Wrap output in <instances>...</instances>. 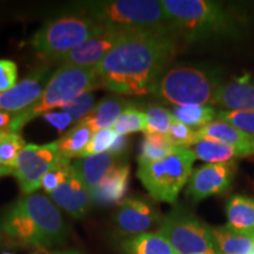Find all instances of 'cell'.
I'll list each match as a JSON object with an SVG mask.
<instances>
[{"mask_svg": "<svg viewBox=\"0 0 254 254\" xmlns=\"http://www.w3.org/2000/svg\"><path fill=\"white\" fill-rule=\"evenodd\" d=\"M178 51L172 31H132L95 66L101 87L124 95L152 94Z\"/></svg>", "mask_w": 254, "mask_h": 254, "instance_id": "6da1fadb", "label": "cell"}, {"mask_svg": "<svg viewBox=\"0 0 254 254\" xmlns=\"http://www.w3.org/2000/svg\"><path fill=\"white\" fill-rule=\"evenodd\" d=\"M66 234L58 207L40 193L23 195L0 217V247L47 250L63 244Z\"/></svg>", "mask_w": 254, "mask_h": 254, "instance_id": "7a4b0ae2", "label": "cell"}, {"mask_svg": "<svg viewBox=\"0 0 254 254\" xmlns=\"http://www.w3.org/2000/svg\"><path fill=\"white\" fill-rule=\"evenodd\" d=\"M161 4L178 38L187 41L234 37L240 32L241 21L218 1L164 0Z\"/></svg>", "mask_w": 254, "mask_h": 254, "instance_id": "3957f363", "label": "cell"}, {"mask_svg": "<svg viewBox=\"0 0 254 254\" xmlns=\"http://www.w3.org/2000/svg\"><path fill=\"white\" fill-rule=\"evenodd\" d=\"M79 6L82 8V13L104 28L174 32L163 4L157 0L86 1Z\"/></svg>", "mask_w": 254, "mask_h": 254, "instance_id": "277c9868", "label": "cell"}, {"mask_svg": "<svg viewBox=\"0 0 254 254\" xmlns=\"http://www.w3.org/2000/svg\"><path fill=\"white\" fill-rule=\"evenodd\" d=\"M101 87L95 67H78L63 65L55 71L43 94L31 107L14 114L9 127L11 133H19L23 127L38 116L63 109L81 94Z\"/></svg>", "mask_w": 254, "mask_h": 254, "instance_id": "5b68a950", "label": "cell"}, {"mask_svg": "<svg viewBox=\"0 0 254 254\" xmlns=\"http://www.w3.org/2000/svg\"><path fill=\"white\" fill-rule=\"evenodd\" d=\"M222 82L214 69L178 65L164 73L152 94L174 106H201L213 103Z\"/></svg>", "mask_w": 254, "mask_h": 254, "instance_id": "8992f818", "label": "cell"}, {"mask_svg": "<svg viewBox=\"0 0 254 254\" xmlns=\"http://www.w3.org/2000/svg\"><path fill=\"white\" fill-rule=\"evenodd\" d=\"M104 30L85 13L51 19L38 30L28 44L45 60L60 62L80 44Z\"/></svg>", "mask_w": 254, "mask_h": 254, "instance_id": "52a82bcc", "label": "cell"}, {"mask_svg": "<svg viewBox=\"0 0 254 254\" xmlns=\"http://www.w3.org/2000/svg\"><path fill=\"white\" fill-rule=\"evenodd\" d=\"M195 159L192 148L177 147L161 160L139 165L136 176L155 201L174 204L193 172Z\"/></svg>", "mask_w": 254, "mask_h": 254, "instance_id": "ba28073f", "label": "cell"}, {"mask_svg": "<svg viewBox=\"0 0 254 254\" xmlns=\"http://www.w3.org/2000/svg\"><path fill=\"white\" fill-rule=\"evenodd\" d=\"M158 232L176 254H219L212 227L182 205L165 215Z\"/></svg>", "mask_w": 254, "mask_h": 254, "instance_id": "9c48e42d", "label": "cell"}, {"mask_svg": "<svg viewBox=\"0 0 254 254\" xmlns=\"http://www.w3.org/2000/svg\"><path fill=\"white\" fill-rule=\"evenodd\" d=\"M65 157L60 154L56 141L46 145H26L12 168L13 176L24 195L36 193L44 177Z\"/></svg>", "mask_w": 254, "mask_h": 254, "instance_id": "30bf717a", "label": "cell"}, {"mask_svg": "<svg viewBox=\"0 0 254 254\" xmlns=\"http://www.w3.org/2000/svg\"><path fill=\"white\" fill-rule=\"evenodd\" d=\"M238 164L236 160L221 164H206L190 174L186 195L198 202L208 196L224 193L233 182Z\"/></svg>", "mask_w": 254, "mask_h": 254, "instance_id": "8fae6325", "label": "cell"}, {"mask_svg": "<svg viewBox=\"0 0 254 254\" xmlns=\"http://www.w3.org/2000/svg\"><path fill=\"white\" fill-rule=\"evenodd\" d=\"M161 217L154 204L142 198H126L119 204L114 214V226L126 236L147 233L155 226H160Z\"/></svg>", "mask_w": 254, "mask_h": 254, "instance_id": "7c38bea8", "label": "cell"}, {"mask_svg": "<svg viewBox=\"0 0 254 254\" xmlns=\"http://www.w3.org/2000/svg\"><path fill=\"white\" fill-rule=\"evenodd\" d=\"M132 31L104 28L60 60L63 65L95 67Z\"/></svg>", "mask_w": 254, "mask_h": 254, "instance_id": "4fadbf2b", "label": "cell"}, {"mask_svg": "<svg viewBox=\"0 0 254 254\" xmlns=\"http://www.w3.org/2000/svg\"><path fill=\"white\" fill-rule=\"evenodd\" d=\"M51 67H41L32 72L28 77L11 90L0 93V111L17 113L37 103L53 75Z\"/></svg>", "mask_w": 254, "mask_h": 254, "instance_id": "5bb4252c", "label": "cell"}, {"mask_svg": "<svg viewBox=\"0 0 254 254\" xmlns=\"http://www.w3.org/2000/svg\"><path fill=\"white\" fill-rule=\"evenodd\" d=\"M50 196L57 207L64 209L66 213L77 219L84 218L92 205L90 190L74 165L68 179L55 192L51 193Z\"/></svg>", "mask_w": 254, "mask_h": 254, "instance_id": "9a60e30c", "label": "cell"}, {"mask_svg": "<svg viewBox=\"0 0 254 254\" xmlns=\"http://www.w3.org/2000/svg\"><path fill=\"white\" fill-rule=\"evenodd\" d=\"M212 105L224 111L254 112V79L245 74L222 82Z\"/></svg>", "mask_w": 254, "mask_h": 254, "instance_id": "2e32d148", "label": "cell"}, {"mask_svg": "<svg viewBox=\"0 0 254 254\" xmlns=\"http://www.w3.org/2000/svg\"><path fill=\"white\" fill-rule=\"evenodd\" d=\"M201 139H209L226 144L236 150L240 157L254 155V135L221 120H214L213 123L196 131V140L199 141Z\"/></svg>", "mask_w": 254, "mask_h": 254, "instance_id": "e0dca14e", "label": "cell"}, {"mask_svg": "<svg viewBox=\"0 0 254 254\" xmlns=\"http://www.w3.org/2000/svg\"><path fill=\"white\" fill-rule=\"evenodd\" d=\"M128 165L123 164L114 166L101 180L99 186L91 192L92 204L106 206L122 202L128 190Z\"/></svg>", "mask_w": 254, "mask_h": 254, "instance_id": "ac0fdd59", "label": "cell"}, {"mask_svg": "<svg viewBox=\"0 0 254 254\" xmlns=\"http://www.w3.org/2000/svg\"><path fill=\"white\" fill-rule=\"evenodd\" d=\"M131 106L132 104L122 97H105L78 124L87 126L93 133L100 129L112 128L124 111Z\"/></svg>", "mask_w": 254, "mask_h": 254, "instance_id": "d6986e66", "label": "cell"}, {"mask_svg": "<svg viewBox=\"0 0 254 254\" xmlns=\"http://www.w3.org/2000/svg\"><path fill=\"white\" fill-rule=\"evenodd\" d=\"M219 254H250L254 246V231H241L225 225L212 228Z\"/></svg>", "mask_w": 254, "mask_h": 254, "instance_id": "ffe728a7", "label": "cell"}, {"mask_svg": "<svg viewBox=\"0 0 254 254\" xmlns=\"http://www.w3.org/2000/svg\"><path fill=\"white\" fill-rule=\"evenodd\" d=\"M73 165L77 168L91 194L92 190L99 186L106 174L114 166H117V157L110 152H105V153L79 159Z\"/></svg>", "mask_w": 254, "mask_h": 254, "instance_id": "44dd1931", "label": "cell"}, {"mask_svg": "<svg viewBox=\"0 0 254 254\" xmlns=\"http://www.w3.org/2000/svg\"><path fill=\"white\" fill-rule=\"evenodd\" d=\"M123 254H176L170 243L159 232L127 237L120 243Z\"/></svg>", "mask_w": 254, "mask_h": 254, "instance_id": "7402d4cb", "label": "cell"}, {"mask_svg": "<svg viewBox=\"0 0 254 254\" xmlns=\"http://www.w3.org/2000/svg\"><path fill=\"white\" fill-rule=\"evenodd\" d=\"M228 225L241 231H254V199L236 194L227 200Z\"/></svg>", "mask_w": 254, "mask_h": 254, "instance_id": "603a6c76", "label": "cell"}, {"mask_svg": "<svg viewBox=\"0 0 254 254\" xmlns=\"http://www.w3.org/2000/svg\"><path fill=\"white\" fill-rule=\"evenodd\" d=\"M173 118L185 124L194 131H199L202 127L217 120L218 112L211 105L201 106H174L172 111Z\"/></svg>", "mask_w": 254, "mask_h": 254, "instance_id": "cb8c5ba5", "label": "cell"}, {"mask_svg": "<svg viewBox=\"0 0 254 254\" xmlns=\"http://www.w3.org/2000/svg\"><path fill=\"white\" fill-rule=\"evenodd\" d=\"M92 135L93 132L87 126L77 124L59 140H57L56 144L63 157L68 159L80 158V154L86 148Z\"/></svg>", "mask_w": 254, "mask_h": 254, "instance_id": "d4e9b609", "label": "cell"}, {"mask_svg": "<svg viewBox=\"0 0 254 254\" xmlns=\"http://www.w3.org/2000/svg\"><path fill=\"white\" fill-rule=\"evenodd\" d=\"M196 159L207 164H221L236 160L240 155L236 150L220 141L201 139L192 148Z\"/></svg>", "mask_w": 254, "mask_h": 254, "instance_id": "484cf974", "label": "cell"}, {"mask_svg": "<svg viewBox=\"0 0 254 254\" xmlns=\"http://www.w3.org/2000/svg\"><path fill=\"white\" fill-rule=\"evenodd\" d=\"M176 148L177 147L171 142L167 135L145 133L138 164L142 165L161 160L172 153Z\"/></svg>", "mask_w": 254, "mask_h": 254, "instance_id": "4316f807", "label": "cell"}, {"mask_svg": "<svg viewBox=\"0 0 254 254\" xmlns=\"http://www.w3.org/2000/svg\"><path fill=\"white\" fill-rule=\"evenodd\" d=\"M146 126V117L145 112L135 109V107H128V109L124 111L122 116L119 117L116 124H114L112 128L116 131L117 134L127 135L129 133L135 132H145Z\"/></svg>", "mask_w": 254, "mask_h": 254, "instance_id": "83f0119b", "label": "cell"}, {"mask_svg": "<svg viewBox=\"0 0 254 254\" xmlns=\"http://www.w3.org/2000/svg\"><path fill=\"white\" fill-rule=\"evenodd\" d=\"M146 126L145 133H154V134L167 135L171 124L173 122V116L168 111L159 105L150 106L145 112Z\"/></svg>", "mask_w": 254, "mask_h": 254, "instance_id": "f1b7e54d", "label": "cell"}, {"mask_svg": "<svg viewBox=\"0 0 254 254\" xmlns=\"http://www.w3.org/2000/svg\"><path fill=\"white\" fill-rule=\"evenodd\" d=\"M26 147V142L19 133H8L0 141V161L9 168H13L15 161Z\"/></svg>", "mask_w": 254, "mask_h": 254, "instance_id": "f546056e", "label": "cell"}, {"mask_svg": "<svg viewBox=\"0 0 254 254\" xmlns=\"http://www.w3.org/2000/svg\"><path fill=\"white\" fill-rule=\"evenodd\" d=\"M117 138H118V134L113 128H105L94 132L86 148L80 154V159L109 152L110 148L113 146L114 141L117 140Z\"/></svg>", "mask_w": 254, "mask_h": 254, "instance_id": "4dcf8cb0", "label": "cell"}, {"mask_svg": "<svg viewBox=\"0 0 254 254\" xmlns=\"http://www.w3.org/2000/svg\"><path fill=\"white\" fill-rule=\"evenodd\" d=\"M73 164H71V159L64 158L60 163L53 167L49 173L44 177L41 182V187L46 193H53L55 190L63 185L68 179L69 174L72 172Z\"/></svg>", "mask_w": 254, "mask_h": 254, "instance_id": "1f68e13d", "label": "cell"}, {"mask_svg": "<svg viewBox=\"0 0 254 254\" xmlns=\"http://www.w3.org/2000/svg\"><path fill=\"white\" fill-rule=\"evenodd\" d=\"M167 136L176 147L190 148L198 142L196 131L186 126L185 124L178 122L177 119H173L172 124H171Z\"/></svg>", "mask_w": 254, "mask_h": 254, "instance_id": "d6a6232c", "label": "cell"}, {"mask_svg": "<svg viewBox=\"0 0 254 254\" xmlns=\"http://www.w3.org/2000/svg\"><path fill=\"white\" fill-rule=\"evenodd\" d=\"M217 119L228 123L241 131L254 135V112L247 111H220Z\"/></svg>", "mask_w": 254, "mask_h": 254, "instance_id": "836d02e7", "label": "cell"}, {"mask_svg": "<svg viewBox=\"0 0 254 254\" xmlns=\"http://www.w3.org/2000/svg\"><path fill=\"white\" fill-rule=\"evenodd\" d=\"M94 101V95L91 94V92H87V93L81 94L77 99L71 101L66 106H64L62 111L68 113L72 117L73 122H80L93 110Z\"/></svg>", "mask_w": 254, "mask_h": 254, "instance_id": "e575fe53", "label": "cell"}, {"mask_svg": "<svg viewBox=\"0 0 254 254\" xmlns=\"http://www.w3.org/2000/svg\"><path fill=\"white\" fill-rule=\"evenodd\" d=\"M18 80V66L9 59H0V93L13 88Z\"/></svg>", "mask_w": 254, "mask_h": 254, "instance_id": "d590c367", "label": "cell"}, {"mask_svg": "<svg viewBox=\"0 0 254 254\" xmlns=\"http://www.w3.org/2000/svg\"><path fill=\"white\" fill-rule=\"evenodd\" d=\"M43 117L47 123L56 127L60 133H63L64 129L68 127L69 124L73 123L72 117L68 113L63 112V111L62 112H47Z\"/></svg>", "mask_w": 254, "mask_h": 254, "instance_id": "8d00e7d4", "label": "cell"}, {"mask_svg": "<svg viewBox=\"0 0 254 254\" xmlns=\"http://www.w3.org/2000/svg\"><path fill=\"white\" fill-rule=\"evenodd\" d=\"M127 146H128V140H127V136L126 135H120V136L118 135V138H117V140L114 141L113 146L110 148L109 152L118 158L119 155H122L124 153V151L126 150Z\"/></svg>", "mask_w": 254, "mask_h": 254, "instance_id": "74e56055", "label": "cell"}, {"mask_svg": "<svg viewBox=\"0 0 254 254\" xmlns=\"http://www.w3.org/2000/svg\"><path fill=\"white\" fill-rule=\"evenodd\" d=\"M14 114L15 113L0 111V131H8L9 132V127H11L12 123H13Z\"/></svg>", "mask_w": 254, "mask_h": 254, "instance_id": "f35d334b", "label": "cell"}, {"mask_svg": "<svg viewBox=\"0 0 254 254\" xmlns=\"http://www.w3.org/2000/svg\"><path fill=\"white\" fill-rule=\"evenodd\" d=\"M8 174H12V168L7 167L6 165H4L0 161V178L8 176Z\"/></svg>", "mask_w": 254, "mask_h": 254, "instance_id": "ab89813d", "label": "cell"}, {"mask_svg": "<svg viewBox=\"0 0 254 254\" xmlns=\"http://www.w3.org/2000/svg\"><path fill=\"white\" fill-rule=\"evenodd\" d=\"M57 254H81L80 252H78V251H65V252H58Z\"/></svg>", "mask_w": 254, "mask_h": 254, "instance_id": "60d3db41", "label": "cell"}, {"mask_svg": "<svg viewBox=\"0 0 254 254\" xmlns=\"http://www.w3.org/2000/svg\"><path fill=\"white\" fill-rule=\"evenodd\" d=\"M8 133H9L8 131H0V141H1L2 139H4L5 136L8 134Z\"/></svg>", "mask_w": 254, "mask_h": 254, "instance_id": "b9f144b4", "label": "cell"}, {"mask_svg": "<svg viewBox=\"0 0 254 254\" xmlns=\"http://www.w3.org/2000/svg\"><path fill=\"white\" fill-rule=\"evenodd\" d=\"M250 254H254V246H253V249H252V251H251Z\"/></svg>", "mask_w": 254, "mask_h": 254, "instance_id": "7bdbcfd3", "label": "cell"}, {"mask_svg": "<svg viewBox=\"0 0 254 254\" xmlns=\"http://www.w3.org/2000/svg\"><path fill=\"white\" fill-rule=\"evenodd\" d=\"M2 254H12V253H9V252H4Z\"/></svg>", "mask_w": 254, "mask_h": 254, "instance_id": "ee69618b", "label": "cell"}, {"mask_svg": "<svg viewBox=\"0 0 254 254\" xmlns=\"http://www.w3.org/2000/svg\"><path fill=\"white\" fill-rule=\"evenodd\" d=\"M53 254H57V253H53Z\"/></svg>", "mask_w": 254, "mask_h": 254, "instance_id": "f6af8a7d", "label": "cell"}]
</instances>
